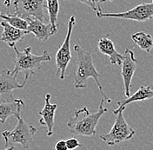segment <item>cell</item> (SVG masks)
<instances>
[{"instance_id":"2e32d148","label":"cell","mask_w":153,"mask_h":150,"mask_svg":"<svg viewBox=\"0 0 153 150\" xmlns=\"http://www.w3.org/2000/svg\"><path fill=\"white\" fill-rule=\"evenodd\" d=\"M0 24L3 27L0 40L6 43L10 47L13 48L16 46V44L25 38L26 34H28L26 30L15 28L5 21H1Z\"/></svg>"},{"instance_id":"e0dca14e","label":"cell","mask_w":153,"mask_h":150,"mask_svg":"<svg viewBox=\"0 0 153 150\" xmlns=\"http://www.w3.org/2000/svg\"><path fill=\"white\" fill-rule=\"evenodd\" d=\"M131 39L138 47L144 50L146 53L151 52L153 48V38L152 35L143 31H139L132 34Z\"/></svg>"},{"instance_id":"3957f363","label":"cell","mask_w":153,"mask_h":150,"mask_svg":"<svg viewBox=\"0 0 153 150\" xmlns=\"http://www.w3.org/2000/svg\"><path fill=\"white\" fill-rule=\"evenodd\" d=\"M15 52L14 60V69L11 71L13 75H18L19 72L25 74L24 82L27 83L29 77L35 74L36 70L41 69L42 64L44 62H49L51 59V56L47 50H45L41 55L36 56L31 53V47L28 46L23 51H20L16 46L13 47Z\"/></svg>"},{"instance_id":"9a60e30c","label":"cell","mask_w":153,"mask_h":150,"mask_svg":"<svg viewBox=\"0 0 153 150\" xmlns=\"http://www.w3.org/2000/svg\"><path fill=\"white\" fill-rule=\"evenodd\" d=\"M98 50L105 56H109L110 63L112 65H122L124 55L120 54L115 48L113 42L107 37L100 38L97 41Z\"/></svg>"},{"instance_id":"52a82bcc","label":"cell","mask_w":153,"mask_h":150,"mask_svg":"<svg viewBox=\"0 0 153 150\" xmlns=\"http://www.w3.org/2000/svg\"><path fill=\"white\" fill-rule=\"evenodd\" d=\"M98 18H116L128 19L137 22H144L153 18V0L151 3H143L137 5L132 9L124 12H98L96 14Z\"/></svg>"},{"instance_id":"9c48e42d","label":"cell","mask_w":153,"mask_h":150,"mask_svg":"<svg viewBox=\"0 0 153 150\" xmlns=\"http://www.w3.org/2000/svg\"><path fill=\"white\" fill-rule=\"evenodd\" d=\"M137 60L136 59L134 52L131 49H125L124 53V59L121 65V76L123 78L124 86V95L126 97H129L130 90L131 88V82L134 73L137 69Z\"/></svg>"},{"instance_id":"6da1fadb","label":"cell","mask_w":153,"mask_h":150,"mask_svg":"<svg viewBox=\"0 0 153 150\" xmlns=\"http://www.w3.org/2000/svg\"><path fill=\"white\" fill-rule=\"evenodd\" d=\"M73 49L76 54V65L74 70V87L76 89L87 88V80L89 78H92L95 81L96 84L97 85V88L106 103H111V99L106 96L103 87L99 82L100 74L94 65L91 52L85 50L78 44H76Z\"/></svg>"},{"instance_id":"44dd1931","label":"cell","mask_w":153,"mask_h":150,"mask_svg":"<svg viewBox=\"0 0 153 150\" xmlns=\"http://www.w3.org/2000/svg\"><path fill=\"white\" fill-rule=\"evenodd\" d=\"M65 141H66L68 150H73L78 147H81V143L76 138H70Z\"/></svg>"},{"instance_id":"603a6c76","label":"cell","mask_w":153,"mask_h":150,"mask_svg":"<svg viewBox=\"0 0 153 150\" xmlns=\"http://www.w3.org/2000/svg\"><path fill=\"white\" fill-rule=\"evenodd\" d=\"M4 5L8 8V10H10V7L11 4H12V1H11V0H4Z\"/></svg>"},{"instance_id":"d4e9b609","label":"cell","mask_w":153,"mask_h":150,"mask_svg":"<svg viewBox=\"0 0 153 150\" xmlns=\"http://www.w3.org/2000/svg\"><path fill=\"white\" fill-rule=\"evenodd\" d=\"M1 15H2V14H1V10H0V18H1Z\"/></svg>"},{"instance_id":"8992f818","label":"cell","mask_w":153,"mask_h":150,"mask_svg":"<svg viewBox=\"0 0 153 150\" xmlns=\"http://www.w3.org/2000/svg\"><path fill=\"white\" fill-rule=\"evenodd\" d=\"M76 24V18L74 16H71L68 21V28L65 38L62 45L58 49L55 56V64H56V75L61 80H64L66 77V69L71 60V40L72 30Z\"/></svg>"},{"instance_id":"ffe728a7","label":"cell","mask_w":153,"mask_h":150,"mask_svg":"<svg viewBox=\"0 0 153 150\" xmlns=\"http://www.w3.org/2000/svg\"><path fill=\"white\" fill-rule=\"evenodd\" d=\"M74 1H78V2L85 4V5L89 6L91 9L93 10L97 14L98 12H102V9H101L102 3L113 1V0H74Z\"/></svg>"},{"instance_id":"7402d4cb","label":"cell","mask_w":153,"mask_h":150,"mask_svg":"<svg viewBox=\"0 0 153 150\" xmlns=\"http://www.w3.org/2000/svg\"><path fill=\"white\" fill-rule=\"evenodd\" d=\"M55 150H68L65 141H58L55 145Z\"/></svg>"},{"instance_id":"ac0fdd59","label":"cell","mask_w":153,"mask_h":150,"mask_svg":"<svg viewBox=\"0 0 153 150\" xmlns=\"http://www.w3.org/2000/svg\"><path fill=\"white\" fill-rule=\"evenodd\" d=\"M45 8L47 9L50 24L53 28L57 29V18L59 13V2L58 0H45Z\"/></svg>"},{"instance_id":"ba28073f","label":"cell","mask_w":153,"mask_h":150,"mask_svg":"<svg viewBox=\"0 0 153 150\" xmlns=\"http://www.w3.org/2000/svg\"><path fill=\"white\" fill-rule=\"evenodd\" d=\"M45 0H15L13 5L15 8L14 15L27 19L35 18L42 22L46 20L44 10L45 8Z\"/></svg>"},{"instance_id":"cb8c5ba5","label":"cell","mask_w":153,"mask_h":150,"mask_svg":"<svg viewBox=\"0 0 153 150\" xmlns=\"http://www.w3.org/2000/svg\"><path fill=\"white\" fill-rule=\"evenodd\" d=\"M4 150H14V147H10L8 149H5Z\"/></svg>"},{"instance_id":"7a4b0ae2","label":"cell","mask_w":153,"mask_h":150,"mask_svg":"<svg viewBox=\"0 0 153 150\" xmlns=\"http://www.w3.org/2000/svg\"><path fill=\"white\" fill-rule=\"evenodd\" d=\"M105 100L103 98L99 103L97 110L93 113L89 111L87 107L76 109L72 116L70 117L67 122V127L70 133L74 135L81 136H94L96 128L100 118L104 114L108 112V109L104 106Z\"/></svg>"},{"instance_id":"30bf717a","label":"cell","mask_w":153,"mask_h":150,"mask_svg":"<svg viewBox=\"0 0 153 150\" xmlns=\"http://www.w3.org/2000/svg\"><path fill=\"white\" fill-rule=\"evenodd\" d=\"M18 75H13L9 69H4L0 73V95L1 102L13 100L12 92L14 89H22L26 84L25 82L19 83L17 79Z\"/></svg>"},{"instance_id":"5b68a950","label":"cell","mask_w":153,"mask_h":150,"mask_svg":"<svg viewBox=\"0 0 153 150\" xmlns=\"http://www.w3.org/2000/svg\"><path fill=\"white\" fill-rule=\"evenodd\" d=\"M123 112L124 111H121L116 115L114 124L109 133L99 135V138L108 146H114L123 141L131 140L136 134L135 129L124 119Z\"/></svg>"},{"instance_id":"277c9868","label":"cell","mask_w":153,"mask_h":150,"mask_svg":"<svg viewBox=\"0 0 153 150\" xmlns=\"http://www.w3.org/2000/svg\"><path fill=\"white\" fill-rule=\"evenodd\" d=\"M18 123L16 127L10 130L2 132V136L4 140V147L8 149L14 147V144H20L24 150L28 149L33 141V135L37 133L38 129L33 125H30L19 116L17 118Z\"/></svg>"},{"instance_id":"7c38bea8","label":"cell","mask_w":153,"mask_h":150,"mask_svg":"<svg viewBox=\"0 0 153 150\" xmlns=\"http://www.w3.org/2000/svg\"><path fill=\"white\" fill-rule=\"evenodd\" d=\"M29 23L27 32L32 33L38 40L45 42L49 38L57 32V29L53 28L51 24H45L44 22L35 18H27Z\"/></svg>"},{"instance_id":"5bb4252c","label":"cell","mask_w":153,"mask_h":150,"mask_svg":"<svg viewBox=\"0 0 153 150\" xmlns=\"http://www.w3.org/2000/svg\"><path fill=\"white\" fill-rule=\"evenodd\" d=\"M25 107L23 99H13L7 102H0V122L4 124L7 119L14 115L17 118L20 116L22 109Z\"/></svg>"},{"instance_id":"8fae6325","label":"cell","mask_w":153,"mask_h":150,"mask_svg":"<svg viewBox=\"0 0 153 150\" xmlns=\"http://www.w3.org/2000/svg\"><path fill=\"white\" fill-rule=\"evenodd\" d=\"M51 95L46 94L45 96V106L41 111L38 112L40 115L39 123L42 125V129H46L47 136L51 137L53 134V128L55 124V113L57 109V104L51 103Z\"/></svg>"},{"instance_id":"d6986e66","label":"cell","mask_w":153,"mask_h":150,"mask_svg":"<svg viewBox=\"0 0 153 150\" xmlns=\"http://www.w3.org/2000/svg\"><path fill=\"white\" fill-rule=\"evenodd\" d=\"M1 18H3L5 22H7L11 26L15 28L27 30L29 26V23L27 19L22 18L19 16H16L14 14H7V15H1Z\"/></svg>"},{"instance_id":"4fadbf2b","label":"cell","mask_w":153,"mask_h":150,"mask_svg":"<svg viewBox=\"0 0 153 150\" xmlns=\"http://www.w3.org/2000/svg\"><path fill=\"white\" fill-rule=\"evenodd\" d=\"M153 98V89L150 86H141L133 95H130L129 97H126L125 99L118 101L117 104V109L113 110L114 115H117L119 112L124 111L126 108V106L130 103H132L134 102H139V101H145L149 99Z\"/></svg>"}]
</instances>
